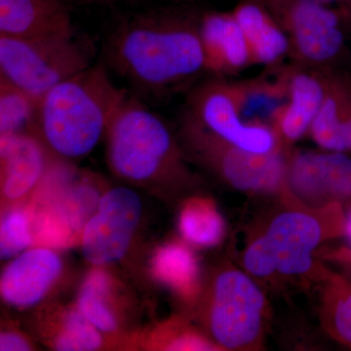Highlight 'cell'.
<instances>
[{
	"mask_svg": "<svg viewBox=\"0 0 351 351\" xmlns=\"http://www.w3.org/2000/svg\"><path fill=\"white\" fill-rule=\"evenodd\" d=\"M274 198L247 228L237 265L262 286L318 285L328 269L318 251L327 241L346 237L345 207L307 206L288 189Z\"/></svg>",
	"mask_w": 351,
	"mask_h": 351,
	"instance_id": "1",
	"label": "cell"
},
{
	"mask_svg": "<svg viewBox=\"0 0 351 351\" xmlns=\"http://www.w3.org/2000/svg\"><path fill=\"white\" fill-rule=\"evenodd\" d=\"M199 20L149 12L120 21L104 41V64L144 98L177 91L205 71Z\"/></svg>",
	"mask_w": 351,
	"mask_h": 351,
	"instance_id": "2",
	"label": "cell"
},
{
	"mask_svg": "<svg viewBox=\"0 0 351 351\" xmlns=\"http://www.w3.org/2000/svg\"><path fill=\"white\" fill-rule=\"evenodd\" d=\"M128 92L113 83L105 64H91L39 101L36 127L40 140L62 158L88 156Z\"/></svg>",
	"mask_w": 351,
	"mask_h": 351,
	"instance_id": "3",
	"label": "cell"
},
{
	"mask_svg": "<svg viewBox=\"0 0 351 351\" xmlns=\"http://www.w3.org/2000/svg\"><path fill=\"white\" fill-rule=\"evenodd\" d=\"M106 135L108 164L120 179L157 189L193 186L195 177L181 141L135 95H126Z\"/></svg>",
	"mask_w": 351,
	"mask_h": 351,
	"instance_id": "4",
	"label": "cell"
},
{
	"mask_svg": "<svg viewBox=\"0 0 351 351\" xmlns=\"http://www.w3.org/2000/svg\"><path fill=\"white\" fill-rule=\"evenodd\" d=\"M193 304L202 334L219 350H263L269 301L263 286L237 263L217 267Z\"/></svg>",
	"mask_w": 351,
	"mask_h": 351,
	"instance_id": "5",
	"label": "cell"
},
{
	"mask_svg": "<svg viewBox=\"0 0 351 351\" xmlns=\"http://www.w3.org/2000/svg\"><path fill=\"white\" fill-rule=\"evenodd\" d=\"M91 40L76 32L51 36H0V75L36 101L57 84L91 66Z\"/></svg>",
	"mask_w": 351,
	"mask_h": 351,
	"instance_id": "6",
	"label": "cell"
},
{
	"mask_svg": "<svg viewBox=\"0 0 351 351\" xmlns=\"http://www.w3.org/2000/svg\"><path fill=\"white\" fill-rule=\"evenodd\" d=\"M180 141L188 158L235 191L248 195L274 196L287 189L288 151L256 154L221 140L184 110Z\"/></svg>",
	"mask_w": 351,
	"mask_h": 351,
	"instance_id": "7",
	"label": "cell"
},
{
	"mask_svg": "<svg viewBox=\"0 0 351 351\" xmlns=\"http://www.w3.org/2000/svg\"><path fill=\"white\" fill-rule=\"evenodd\" d=\"M261 1L287 36L292 63L334 69L346 46L338 11L314 0Z\"/></svg>",
	"mask_w": 351,
	"mask_h": 351,
	"instance_id": "8",
	"label": "cell"
},
{
	"mask_svg": "<svg viewBox=\"0 0 351 351\" xmlns=\"http://www.w3.org/2000/svg\"><path fill=\"white\" fill-rule=\"evenodd\" d=\"M186 112L216 137L245 151L263 154L288 151L274 127L244 119L230 82L214 80L196 87L189 95Z\"/></svg>",
	"mask_w": 351,
	"mask_h": 351,
	"instance_id": "9",
	"label": "cell"
},
{
	"mask_svg": "<svg viewBox=\"0 0 351 351\" xmlns=\"http://www.w3.org/2000/svg\"><path fill=\"white\" fill-rule=\"evenodd\" d=\"M143 216L144 203L135 191L127 186L108 189L83 228V257L95 267L122 260L137 235Z\"/></svg>",
	"mask_w": 351,
	"mask_h": 351,
	"instance_id": "10",
	"label": "cell"
},
{
	"mask_svg": "<svg viewBox=\"0 0 351 351\" xmlns=\"http://www.w3.org/2000/svg\"><path fill=\"white\" fill-rule=\"evenodd\" d=\"M286 186L307 206L341 204L346 210L351 204V154L292 147L287 154Z\"/></svg>",
	"mask_w": 351,
	"mask_h": 351,
	"instance_id": "11",
	"label": "cell"
},
{
	"mask_svg": "<svg viewBox=\"0 0 351 351\" xmlns=\"http://www.w3.org/2000/svg\"><path fill=\"white\" fill-rule=\"evenodd\" d=\"M280 71L287 86L288 98L271 125L284 147L290 149L309 134L326 96L334 69L309 68L292 63L280 66Z\"/></svg>",
	"mask_w": 351,
	"mask_h": 351,
	"instance_id": "12",
	"label": "cell"
},
{
	"mask_svg": "<svg viewBox=\"0 0 351 351\" xmlns=\"http://www.w3.org/2000/svg\"><path fill=\"white\" fill-rule=\"evenodd\" d=\"M64 272L63 258L56 251L47 247L27 249L2 272V300L21 311L38 306L57 287Z\"/></svg>",
	"mask_w": 351,
	"mask_h": 351,
	"instance_id": "13",
	"label": "cell"
},
{
	"mask_svg": "<svg viewBox=\"0 0 351 351\" xmlns=\"http://www.w3.org/2000/svg\"><path fill=\"white\" fill-rule=\"evenodd\" d=\"M44 143L27 133L1 137L2 197L19 203L38 189L50 165Z\"/></svg>",
	"mask_w": 351,
	"mask_h": 351,
	"instance_id": "14",
	"label": "cell"
},
{
	"mask_svg": "<svg viewBox=\"0 0 351 351\" xmlns=\"http://www.w3.org/2000/svg\"><path fill=\"white\" fill-rule=\"evenodd\" d=\"M199 34L205 71L232 75L253 66L243 32L232 11L205 13L199 20Z\"/></svg>",
	"mask_w": 351,
	"mask_h": 351,
	"instance_id": "15",
	"label": "cell"
},
{
	"mask_svg": "<svg viewBox=\"0 0 351 351\" xmlns=\"http://www.w3.org/2000/svg\"><path fill=\"white\" fill-rule=\"evenodd\" d=\"M75 32L66 0H0V36H51Z\"/></svg>",
	"mask_w": 351,
	"mask_h": 351,
	"instance_id": "16",
	"label": "cell"
},
{
	"mask_svg": "<svg viewBox=\"0 0 351 351\" xmlns=\"http://www.w3.org/2000/svg\"><path fill=\"white\" fill-rule=\"evenodd\" d=\"M250 51L252 64L274 69L289 58L290 44L261 0H241L232 10Z\"/></svg>",
	"mask_w": 351,
	"mask_h": 351,
	"instance_id": "17",
	"label": "cell"
},
{
	"mask_svg": "<svg viewBox=\"0 0 351 351\" xmlns=\"http://www.w3.org/2000/svg\"><path fill=\"white\" fill-rule=\"evenodd\" d=\"M119 285L108 271L96 267L83 279L75 306L104 335L121 332L126 320Z\"/></svg>",
	"mask_w": 351,
	"mask_h": 351,
	"instance_id": "18",
	"label": "cell"
},
{
	"mask_svg": "<svg viewBox=\"0 0 351 351\" xmlns=\"http://www.w3.org/2000/svg\"><path fill=\"white\" fill-rule=\"evenodd\" d=\"M230 85L239 112L249 122L271 125L277 112L287 101V86L280 66L276 75H260Z\"/></svg>",
	"mask_w": 351,
	"mask_h": 351,
	"instance_id": "19",
	"label": "cell"
},
{
	"mask_svg": "<svg viewBox=\"0 0 351 351\" xmlns=\"http://www.w3.org/2000/svg\"><path fill=\"white\" fill-rule=\"evenodd\" d=\"M351 115V77L332 71L309 135L321 149L341 152V131Z\"/></svg>",
	"mask_w": 351,
	"mask_h": 351,
	"instance_id": "20",
	"label": "cell"
},
{
	"mask_svg": "<svg viewBox=\"0 0 351 351\" xmlns=\"http://www.w3.org/2000/svg\"><path fill=\"white\" fill-rule=\"evenodd\" d=\"M41 325L46 345L59 351H93L104 346V334L77 308L68 306L48 314Z\"/></svg>",
	"mask_w": 351,
	"mask_h": 351,
	"instance_id": "21",
	"label": "cell"
},
{
	"mask_svg": "<svg viewBox=\"0 0 351 351\" xmlns=\"http://www.w3.org/2000/svg\"><path fill=\"white\" fill-rule=\"evenodd\" d=\"M152 270L157 280L195 302L201 288L199 269L188 247L179 242L161 246L152 257Z\"/></svg>",
	"mask_w": 351,
	"mask_h": 351,
	"instance_id": "22",
	"label": "cell"
},
{
	"mask_svg": "<svg viewBox=\"0 0 351 351\" xmlns=\"http://www.w3.org/2000/svg\"><path fill=\"white\" fill-rule=\"evenodd\" d=\"M320 287V320L335 341L351 350V280L328 267Z\"/></svg>",
	"mask_w": 351,
	"mask_h": 351,
	"instance_id": "23",
	"label": "cell"
},
{
	"mask_svg": "<svg viewBox=\"0 0 351 351\" xmlns=\"http://www.w3.org/2000/svg\"><path fill=\"white\" fill-rule=\"evenodd\" d=\"M184 239L198 247L218 245L225 234V221L216 205L207 198H191L184 202L179 217Z\"/></svg>",
	"mask_w": 351,
	"mask_h": 351,
	"instance_id": "24",
	"label": "cell"
},
{
	"mask_svg": "<svg viewBox=\"0 0 351 351\" xmlns=\"http://www.w3.org/2000/svg\"><path fill=\"white\" fill-rule=\"evenodd\" d=\"M38 101L0 75V137L27 133L36 125Z\"/></svg>",
	"mask_w": 351,
	"mask_h": 351,
	"instance_id": "25",
	"label": "cell"
},
{
	"mask_svg": "<svg viewBox=\"0 0 351 351\" xmlns=\"http://www.w3.org/2000/svg\"><path fill=\"white\" fill-rule=\"evenodd\" d=\"M32 212L16 204L5 210L0 228V258L8 261L27 250L34 242Z\"/></svg>",
	"mask_w": 351,
	"mask_h": 351,
	"instance_id": "26",
	"label": "cell"
},
{
	"mask_svg": "<svg viewBox=\"0 0 351 351\" xmlns=\"http://www.w3.org/2000/svg\"><path fill=\"white\" fill-rule=\"evenodd\" d=\"M161 348L165 350H219L202 332L178 322L165 330Z\"/></svg>",
	"mask_w": 351,
	"mask_h": 351,
	"instance_id": "27",
	"label": "cell"
},
{
	"mask_svg": "<svg viewBox=\"0 0 351 351\" xmlns=\"http://www.w3.org/2000/svg\"><path fill=\"white\" fill-rule=\"evenodd\" d=\"M317 258L323 263L336 267L339 270V274L351 280V247L320 248Z\"/></svg>",
	"mask_w": 351,
	"mask_h": 351,
	"instance_id": "28",
	"label": "cell"
},
{
	"mask_svg": "<svg viewBox=\"0 0 351 351\" xmlns=\"http://www.w3.org/2000/svg\"><path fill=\"white\" fill-rule=\"evenodd\" d=\"M29 339L19 332L2 331L0 335V350L27 351L34 350Z\"/></svg>",
	"mask_w": 351,
	"mask_h": 351,
	"instance_id": "29",
	"label": "cell"
},
{
	"mask_svg": "<svg viewBox=\"0 0 351 351\" xmlns=\"http://www.w3.org/2000/svg\"><path fill=\"white\" fill-rule=\"evenodd\" d=\"M69 4H78V5H112L122 1H131V0H66Z\"/></svg>",
	"mask_w": 351,
	"mask_h": 351,
	"instance_id": "30",
	"label": "cell"
},
{
	"mask_svg": "<svg viewBox=\"0 0 351 351\" xmlns=\"http://www.w3.org/2000/svg\"><path fill=\"white\" fill-rule=\"evenodd\" d=\"M346 211V237L351 243V204L348 207Z\"/></svg>",
	"mask_w": 351,
	"mask_h": 351,
	"instance_id": "31",
	"label": "cell"
},
{
	"mask_svg": "<svg viewBox=\"0 0 351 351\" xmlns=\"http://www.w3.org/2000/svg\"><path fill=\"white\" fill-rule=\"evenodd\" d=\"M314 1H317L319 2V3L326 4V5H329V4L343 3V2H348L351 1V0H314Z\"/></svg>",
	"mask_w": 351,
	"mask_h": 351,
	"instance_id": "32",
	"label": "cell"
},
{
	"mask_svg": "<svg viewBox=\"0 0 351 351\" xmlns=\"http://www.w3.org/2000/svg\"><path fill=\"white\" fill-rule=\"evenodd\" d=\"M174 1H176V0H174Z\"/></svg>",
	"mask_w": 351,
	"mask_h": 351,
	"instance_id": "33",
	"label": "cell"
}]
</instances>
